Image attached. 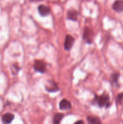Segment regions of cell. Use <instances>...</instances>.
I'll return each mask as SVG.
<instances>
[{
  "label": "cell",
  "mask_w": 123,
  "mask_h": 124,
  "mask_svg": "<svg viewBox=\"0 0 123 124\" xmlns=\"http://www.w3.org/2000/svg\"><path fill=\"white\" fill-rule=\"evenodd\" d=\"M96 104L99 107H102L106 106V107H109L110 105V98L109 96L106 93H103L99 96H96L95 98Z\"/></svg>",
  "instance_id": "1"
},
{
  "label": "cell",
  "mask_w": 123,
  "mask_h": 124,
  "mask_svg": "<svg viewBox=\"0 0 123 124\" xmlns=\"http://www.w3.org/2000/svg\"><path fill=\"white\" fill-rule=\"evenodd\" d=\"M34 69L37 72L43 73L46 71V64L42 61H35L34 63Z\"/></svg>",
  "instance_id": "2"
},
{
  "label": "cell",
  "mask_w": 123,
  "mask_h": 124,
  "mask_svg": "<svg viewBox=\"0 0 123 124\" xmlns=\"http://www.w3.org/2000/svg\"><path fill=\"white\" fill-rule=\"evenodd\" d=\"M94 33L92 30L88 27H85L84 29V32H83V38L88 43H92L93 41V36H94Z\"/></svg>",
  "instance_id": "3"
},
{
  "label": "cell",
  "mask_w": 123,
  "mask_h": 124,
  "mask_svg": "<svg viewBox=\"0 0 123 124\" xmlns=\"http://www.w3.org/2000/svg\"><path fill=\"white\" fill-rule=\"evenodd\" d=\"M74 43V38L71 35H67L65 37V44H64V47L66 50H70L72 48Z\"/></svg>",
  "instance_id": "4"
},
{
  "label": "cell",
  "mask_w": 123,
  "mask_h": 124,
  "mask_svg": "<svg viewBox=\"0 0 123 124\" xmlns=\"http://www.w3.org/2000/svg\"><path fill=\"white\" fill-rule=\"evenodd\" d=\"M38 12L42 16H45L50 13L51 10L49 7L45 5H40L38 7Z\"/></svg>",
  "instance_id": "5"
},
{
  "label": "cell",
  "mask_w": 123,
  "mask_h": 124,
  "mask_svg": "<svg viewBox=\"0 0 123 124\" xmlns=\"http://www.w3.org/2000/svg\"><path fill=\"white\" fill-rule=\"evenodd\" d=\"M14 115L10 113L4 114L2 117V122L4 124H9L14 119Z\"/></svg>",
  "instance_id": "6"
},
{
  "label": "cell",
  "mask_w": 123,
  "mask_h": 124,
  "mask_svg": "<svg viewBox=\"0 0 123 124\" xmlns=\"http://www.w3.org/2000/svg\"><path fill=\"white\" fill-rule=\"evenodd\" d=\"M59 108L62 110H69L71 108V104L67 99H62L59 103Z\"/></svg>",
  "instance_id": "7"
},
{
  "label": "cell",
  "mask_w": 123,
  "mask_h": 124,
  "mask_svg": "<svg viewBox=\"0 0 123 124\" xmlns=\"http://www.w3.org/2000/svg\"><path fill=\"white\" fill-rule=\"evenodd\" d=\"M113 9L117 12H123V1L121 0H117L113 3Z\"/></svg>",
  "instance_id": "8"
},
{
  "label": "cell",
  "mask_w": 123,
  "mask_h": 124,
  "mask_svg": "<svg viewBox=\"0 0 123 124\" xmlns=\"http://www.w3.org/2000/svg\"><path fill=\"white\" fill-rule=\"evenodd\" d=\"M47 91L49 92H55L59 90L57 84L53 81H50L49 84L45 87Z\"/></svg>",
  "instance_id": "9"
},
{
  "label": "cell",
  "mask_w": 123,
  "mask_h": 124,
  "mask_svg": "<svg viewBox=\"0 0 123 124\" xmlns=\"http://www.w3.org/2000/svg\"><path fill=\"white\" fill-rule=\"evenodd\" d=\"M77 12L74 10H70L67 13V18L69 20L77 21Z\"/></svg>",
  "instance_id": "10"
},
{
  "label": "cell",
  "mask_w": 123,
  "mask_h": 124,
  "mask_svg": "<svg viewBox=\"0 0 123 124\" xmlns=\"http://www.w3.org/2000/svg\"><path fill=\"white\" fill-rule=\"evenodd\" d=\"M87 119L90 124H101V123L100 119L96 116H89L87 117Z\"/></svg>",
  "instance_id": "11"
},
{
  "label": "cell",
  "mask_w": 123,
  "mask_h": 124,
  "mask_svg": "<svg viewBox=\"0 0 123 124\" xmlns=\"http://www.w3.org/2000/svg\"><path fill=\"white\" fill-rule=\"evenodd\" d=\"M64 115L62 113H57L53 117V124H60V121L63 117Z\"/></svg>",
  "instance_id": "12"
},
{
  "label": "cell",
  "mask_w": 123,
  "mask_h": 124,
  "mask_svg": "<svg viewBox=\"0 0 123 124\" xmlns=\"http://www.w3.org/2000/svg\"><path fill=\"white\" fill-rule=\"evenodd\" d=\"M119 73H113L112 75L111 78H112V79L113 82H116L118 81V78H119Z\"/></svg>",
  "instance_id": "13"
},
{
  "label": "cell",
  "mask_w": 123,
  "mask_h": 124,
  "mask_svg": "<svg viewBox=\"0 0 123 124\" xmlns=\"http://www.w3.org/2000/svg\"><path fill=\"white\" fill-rule=\"evenodd\" d=\"M123 93H120V94H118L116 99L117 102H118L119 103H121V101L123 100Z\"/></svg>",
  "instance_id": "14"
},
{
  "label": "cell",
  "mask_w": 123,
  "mask_h": 124,
  "mask_svg": "<svg viewBox=\"0 0 123 124\" xmlns=\"http://www.w3.org/2000/svg\"><path fill=\"white\" fill-rule=\"evenodd\" d=\"M74 124H84V122L82 121V120H80V121H78L75 122Z\"/></svg>",
  "instance_id": "15"
},
{
  "label": "cell",
  "mask_w": 123,
  "mask_h": 124,
  "mask_svg": "<svg viewBox=\"0 0 123 124\" xmlns=\"http://www.w3.org/2000/svg\"><path fill=\"white\" fill-rule=\"evenodd\" d=\"M31 1H41V0H31Z\"/></svg>",
  "instance_id": "16"
}]
</instances>
